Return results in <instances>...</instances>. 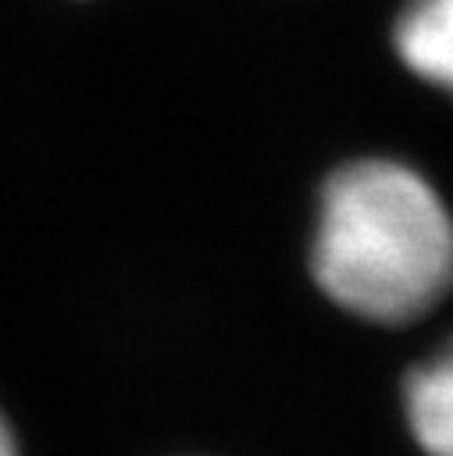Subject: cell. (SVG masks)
Instances as JSON below:
<instances>
[{"instance_id": "obj_1", "label": "cell", "mask_w": 453, "mask_h": 456, "mask_svg": "<svg viewBox=\"0 0 453 456\" xmlns=\"http://www.w3.org/2000/svg\"><path fill=\"white\" fill-rule=\"evenodd\" d=\"M314 285L342 314L407 328L453 296V207L399 157H353L325 178L310 228Z\"/></svg>"}, {"instance_id": "obj_3", "label": "cell", "mask_w": 453, "mask_h": 456, "mask_svg": "<svg viewBox=\"0 0 453 456\" xmlns=\"http://www.w3.org/2000/svg\"><path fill=\"white\" fill-rule=\"evenodd\" d=\"M392 50L417 82L453 100V0H403Z\"/></svg>"}, {"instance_id": "obj_2", "label": "cell", "mask_w": 453, "mask_h": 456, "mask_svg": "<svg viewBox=\"0 0 453 456\" xmlns=\"http://www.w3.org/2000/svg\"><path fill=\"white\" fill-rule=\"evenodd\" d=\"M399 406L407 431L424 456H453V335L410 363Z\"/></svg>"}, {"instance_id": "obj_4", "label": "cell", "mask_w": 453, "mask_h": 456, "mask_svg": "<svg viewBox=\"0 0 453 456\" xmlns=\"http://www.w3.org/2000/svg\"><path fill=\"white\" fill-rule=\"evenodd\" d=\"M0 456H21V449H18V438H14V431H11V420L4 417V410H0Z\"/></svg>"}]
</instances>
